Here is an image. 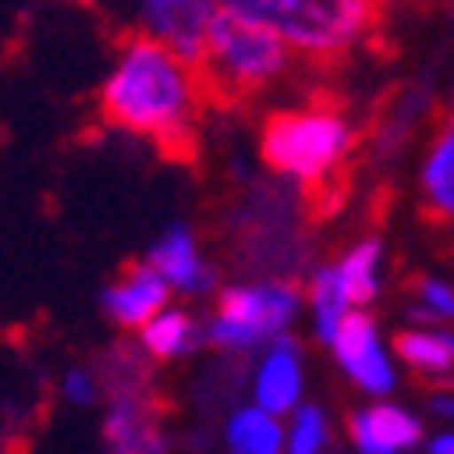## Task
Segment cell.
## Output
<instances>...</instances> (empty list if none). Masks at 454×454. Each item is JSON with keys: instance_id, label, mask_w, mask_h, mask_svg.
<instances>
[{"instance_id": "obj_15", "label": "cell", "mask_w": 454, "mask_h": 454, "mask_svg": "<svg viewBox=\"0 0 454 454\" xmlns=\"http://www.w3.org/2000/svg\"><path fill=\"white\" fill-rule=\"evenodd\" d=\"M309 304H313V330H317V338L330 346L333 333H338V325L346 321V313L355 309V304H350V296H346V288H342L338 262H333V267H317V271H313V279H309Z\"/></svg>"}, {"instance_id": "obj_23", "label": "cell", "mask_w": 454, "mask_h": 454, "mask_svg": "<svg viewBox=\"0 0 454 454\" xmlns=\"http://www.w3.org/2000/svg\"><path fill=\"white\" fill-rule=\"evenodd\" d=\"M434 454H454V434H442V438H434V446H429Z\"/></svg>"}, {"instance_id": "obj_19", "label": "cell", "mask_w": 454, "mask_h": 454, "mask_svg": "<svg viewBox=\"0 0 454 454\" xmlns=\"http://www.w3.org/2000/svg\"><path fill=\"white\" fill-rule=\"evenodd\" d=\"M330 446V421L313 404H296L288 426V450L292 454H317Z\"/></svg>"}, {"instance_id": "obj_13", "label": "cell", "mask_w": 454, "mask_h": 454, "mask_svg": "<svg viewBox=\"0 0 454 454\" xmlns=\"http://www.w3.org/2000/svg\"><path fill=\"white\" fill-rule=\"evenodd\" d=\"M429 117V97L421 88H400L387 97V105L375 117V154L387 159V154H400L413 138V129Z\"/></svg>"}, {"instance_id": "obj_14", "label": "cell", "mask_w": 454, "mask_h": 454, "mask_svg": "<svg viewBox=\"0 0 454 454\" xmlns=\"http://www.w3.org/2000/svg\"><path fill=\"white\" fill-rule=\"evenodd\" d=\"M225 446L234 454H279L288 450V429L279 426V413L262 409V404H250V409H238L230 417Z\"/></svg>"}, {"instance_id": "obj_8", "label": "cell", "mask_w": 454, "mask_h": 454, "mask_svg": "<svg viewBox=\"0 0 454 454\" xmlns=\"http://www.w3.org/2000/svg\"><path fill=\"white\" fill-rule=\"evenodd\" d=\"M105 442L109 450L121 454H154L163 450V429L154 413V392L146 396H109V413H105Z\"/></svg>"}, {"instance_id": "obj_18", "label": "cell", "mask_w": 454, "mask_h": 454, "mask_svg": "<svg viewBox=\"0 0 454 454\" xmlns=\"http://www.w3.org/2000/svg\"><path fill=\"white\" fill-rule=\"evenodd\" d=\"M396 355L417 375H446L454 367V338L426 333V330H404L396 333Z\"/></svg>"}, {"instance_id": "obj_24", "label": "cell", "mask_w": 454, "mask_h": 454, "mask_svg": "<svg viewBox=\"0 0 454 454\" xmlns=\"http://www.w3.org/2000/svg\"><path fill=\"white\" fill-rule=\"evenodd\" d=\"M97 4H100V9H105V4H113V0H97Z\"/></svg>"}, {"instance_id": "obj_10", "label": "cell", "mask_w": 454, "mask_h": 454, "mask_svg": "<svg viewBox=\"0 0 454 454\" xmlns=\"http://www.w3.org/2000/svg\"><path fill=\"white\" fill-rule=\"evenodd\" d=\"M254 404L271 413H292L301 404V350L288 333H279L276 342H267V355L254 367Z\"/></svg>"}, {"instance_id": "obj_11", "label": "cell", "mask_w": 454, "mask_h": 454, "mask_svg": "<svg viewBox=\"0 0 454 454\" xmlns=\"http://www.w3.org/2000/svg\"><path fill=\"white\" fill-rule=\"evenodd\" d=\"M350 442L363 454H396L409 450L421 442V421L413 413H404L396 404H372V409H358L346 421Z\"/></svg>"}, {"instance_id": "obj_1", "label": "cell", "mask_w": 454, "mask_h": 454, "mask_svg": "<svg viewBox=\"0 0 454 454\" xmlns=\"http://www.w3.org/2000/svg\"><path fill=\"white\" fill-rule=\"evenodd\" d=\"M200 105L205 83L196 63L151 34H125L117 63L100 88V117L113 129L151 138L171 159H192Z\"/></svg>"}, {"instance_id": "obj_21", "label": "cell", "mask_w": 454, "mask_h": 454, "mask_svg": "<svg viewBox=\"0 0 454 454\" xmlns=\"http://www.w3.org/2000/svg\"><path fill=\"white\" fill-rule=\"evenodd\" d=\"M63 400L75 404V409H92L100 396H105V384H100V372H88V367H71L63 375Z\"/></svg>"}, {"instance_id": "obj_17", "label": "cell", "mask_w": 454, "mask_h": 454, "mask_svg": "<svg viewBox=\"0 0 454 454\" xmlns=\"http://www.w3.org/2000/svg\"><path fill=\"white\" fill-rule=\"evenodd\" d=\"M338 276H342V288L355 309L372 304L375 292H380V242L363 238L358 247L346 250L342 259H338Z\"/></svg>"}, {"instance_id": "obj_12", "label": "cell", "mask_w": 454, "mask_h": 454, "mask_svg": "<svg viewBox=\"0 0 454 454\" xmlns=\"http://www.w3.org/2000/svg\"><path fill=\"white\" fill-rule=\"evenodd\" d=\"M421 205L434 225L454 230V117L438 129V138L421 167Z\"/></svg>"}, {"instance_id": "obj_2", "label": "cell", "mask_w": 454, "mask_h": 454, "mask_svg": "<svg viewBox=\"0 0 454 454\" xmlns=\"http://www.w3.org/2000/svg\"><path fill=\"white\" fill-rule=\"evenodd\" d=\"M355 125L338 105H304L267 117L259 138V154L267 171L296 179L313 208H333L346 192L350 154H355Z\"/></svg>"}, {"instance_id": "obj_20", "label": "cell", "mask_w": 454, "mask_h": 454, "mask_svg": "<svg viewBox=\"0 0 454 454\" xmlns=\"http://www.w3.org/2000/svg\"><path fill=\"white\" fill-rule=\"evenodd\" d=\"M413 292H417V309L413 317L421 321H438V317H450L454 321V288H446L442 279H429V276H417L413 279Z\"/></svg>"}, {"instance_id": "obj_22", "label": "cell", "mask_w": 454, "mask_h": 454, "mask_svg": "<svg viewBox=\"0 0 454 454\" xmlns=\"http://www.w3.org/2000/svg\"><path fill=\"white\" fill-rule=\"evenodd\" d=\"M434 413H446V417H454V396H446V392H438V396H434Z\"/></svg>"}, {"instance_id": "obj_5", "label": "cell", "mask_w": 454, "mask_h": 454, "mask_svg": "<svg viewBox=\"0 0 454 454\" xmlns=\"http://www.w3.org/2000/svg\"><path fill=\"white\" fill-rule=\"evenodd\" d=\"M296 313H301V288L288 279L234 284L217 296V313L208 317L205 338L225 355H242L288 333Z\"/></svg>"}, {"instance_id": "obj_7", "label": "cell", "mask_w": 454, "mask_h": 454, "mask_svg": "<svg viewBox=\"0 0 454 454\" xmlns=\"http://www.w3.org/2000/svg\"><path fill=\"white\" fill-rule=\"evenodd\" d=\"M167 296H171V284L159 276V267L151 259H142V262H129L121 276L113 279L105 288V296H100V304H105L113 325L142 330L154 313L167 309Z\"/></svg>"}, {"instance_id": "obj_3", "label": "cell", "mask_w": 454, "mask_h": 454, "mask_svg": "<svg viewBox=\"0 0 454 454\" xmlns=\"http://www.w3.org/2000/svg\"><path fill=\"white\" fill-rule=\"evenodd\" d=\"M296 59L301 55L276 26L234 9H217L196 71L208 105H247L284 80Z\"/></svg>"}, {"instance_id": "obj_6", "label": "cell", "mask_w": 454, "mask_h": 454, "mask_svg": "<svg viewBox=\"0 0 454 454\" xmlns=\"http://www.w3.org/2000/svg\"><path fill=\"white\" fill-rule=\"evenodd\" d=\"M333 358L350 380H355L363 392L372 396H387L396 375H392V363H387L384 346H380V333H375V321L367 313H346V321L333 333Z\"/></svg>"}, {"instance_id": "obj_9", "label": "cell", "mask_w": 454, "mask_h": 454, "mask_svg": "<svg viewBox=\"0 0 454 454\" xmlns=\"http://www.w3.org/2000/svg\"><path fill=\"white\" fill-rule=\"evenodd\" d=\"M146 259L159 267V276L171 284V292H184V296H200V292L213 288V267L205 262L200 247H196V234L188 225H171L159 242L151 247Z\"/></svg>"}, {"instance_id": "obj_4", "label": "cell", "mask_w": 454, "mask_h": 454, "mask_svg": "<svg viewBox=\"0 0 454 454\" xmlns=\"http://www.w3.org/2000/svg\"><path fill=\"white\" fill-rule=\"evenodd\" d=\"M387 0H221V9L259 17L313 67H338L375 34Z\"/></svg>"}, {"instance_id": "obj_16", "label": "cell", "mask_w": 454, "mask_h": 454, "mask_svg": "<svg viewBox=\"0 0 454 454\" xmlns=\"http://www.w3.org/2000/svg\"><path fill=\"white\" fill-rule=\"evenodd\" d=\"M142 350L154 358V363H167V358H179L188 355L196 346V321L184 309H163V313H154L146 325H142Z\"/></svg>"}]
</instances>
